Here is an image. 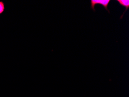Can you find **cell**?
Masks as SVG:
<instances>
[{"instance_id":"obj_2","label":"cell","mask_w":129,"mask_h":97,"mask_svg":"<svg viewBox=\"0 0 129 97\" xmlns=\"http://www.w3.org/2000/svg\"><path fill=\"white\" fill-rule=\"evenodd\" d=\"M117 2H118L121 6H123V7H125V8H126L123 13L120 17V19H122L124 14L126 13V12L127 11L129 8V1L128 0H117Z\"/></svg>"},{"instance_id":"obj_3","label":"cell","mask_w":129,"mask_h":97,"mask_svg":"<svg viewBox=\"0 0 129 97\" xmlns=\"http://www.w3.org/2000/svg\"><path fill=\"white\" fill-rule=\"evenodd\" d=\"M5 9V5L4 4L3 1H0V14H1L2 13H3Z\"/></svg>"},{"instance_id":"obj_1","label":"cell","mask_w":129,"mask_h":97,"mask_svg":"<svg viewBox=\"0 0 129 97\" xmlns=\"http://www.w3.org/2000/svg\"><path fill=\"white\" fill-rule=\"evenodd\" d=\"M111 0H91L90 1V8L93 10V11H95V7L96 5L100 4L102 5L104 8L108 11V12L109 13V10L108 8V7L110 3Z\"/></svg>"}]
</instances>
